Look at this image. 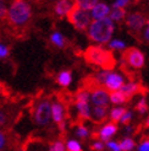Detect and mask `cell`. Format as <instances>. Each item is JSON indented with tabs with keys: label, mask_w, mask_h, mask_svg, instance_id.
<instances>
[{
	"label": "cell",
	"mask_w": 149,
	"mask_h": 151,
	"mask_svg": "<svg viewBox=\"0 0 149 151\" xmlns=\"http://www.w3.org/2000/svg\"><path fill=\"white\" fill-rule=\"evenodd\" d=\"M5 122H6V116H5V113L0 109V127L4 125Z\"/></svg>",
	"instance_id": "obj_38"
},
{
	"label": "cell",
	"mask_w": 149,
	"mask_h": 151,
	"mask_svg": "<svg viewBox=\"0 0 149 151\" xmlns=\"http://www.w3.org/2000/svg\"><path fill=\"white\" fill-rule=\"evenodd\" d=\"M96 3H98V0H74V5L84 10H91Z\"/></svg>",
	"instance_id": "obj_20"
},
{
	"label": "cell",
	"mask_w": 149,
	"mask_h": 151,
	"mask_svg": "<svg viewBox=\"0 0 149 151\" xmlns=\"http://www.w3.org/2000/svg\"><path fill=\"white\" fill-rule=\"evenodd\" d=\"M76 108L78 112L79 119L88 120L91 119V108L87 101H76Z\"/></svg>",
	"instance_id": "obj_13"
},
{
	"label": "cell",
	"mask_w": 149,
	"mask_h": 151,
	"mask_svg": "<svg viewBox=\"0 0 149 151\" xmlns=\"http://www.w3.org/2000/svg\"><path fill=\"white\" fill-rule=\"evenodd\" d=\"M123 60L133 69H140L144 65V55L137 48H130L126 50L123 54Z\"/></svg>",
	"instance_id": "obj_5"
},
{
	"label": "cell",
	"mask_w": 149,
	"mask_h": 151,
	"mask_svg": "<svg viewBox=\"0 0 149 151\" xmlns=\"http://www.w3.org/2000/svg\"><path fill=\"white\" fill-rule=\"evenodd\" d=\"M7 54H9V49L3 44H0V58H6Z\"/></svg>",
	"instance_id": "obj_34"
},
{
	"label": "cell",
	"mask_w": 149,
	"mask_h": 151,
	"mask_svg": "<svg viewBox=\"0 0 149 151\" xmlns=\"http://www.w3.org/2000/svg\"><path fill=\"white\" fill-rule=\"evenodd\" d=\"M92 149H93V150H98V151H100V150L104 149V144H103L101 141H96V142H94V144L92 145Z\"/></svg>",
	"instance_id": "obj_36"
},
{
	"label": "cell",
	"mask_w": 149,
	"mask_h": 151,
	"mask_svg": "<svg viewBox=\"0 0 149 151\" xmlns=\"http://www.w3.org/2000/svg\"><path fill=\"white\" fill-rule=\"evenodd\" d=\"M91 99V93H89L87 90H79L76 95V101H89Z\"/></svg>",
	"instance_id": "obj_24"
},
{
	"label": "cell",
	"mask_w": 149,
	"mask_h": 151,
	"mask_svg": "<svg viewBox=\"0 0 149 151\" xmlns=\"http://www.w3.org/2000/svg\"><path fill=\"white\" fill-rule=\"evenodd\" d=\"M117 132V127L114 123H109L106 125H104L100 132H99V139L101 140H109V138H111L113 135Z\"/></svg>",
	"instance_id": "obj_15"
},
{
	"label": "cell",
	"mask_w": 149,
	"mask_h": 151,
	"mask_svg": "<svg viewBox=\"0 0 149 151\" xmlns=\"http://www.w3.org/2000/svg\"><path fill=\"white\" fill-rule=\"evenodd\" d=\"M91 10H92V17L94 20L106 17L110 14V7L104 3H96Z\"/></svg>",
	"instance_id": "obj_10"
},
{
	"label": "cell",
	"mask_w": 149,
	"mask_h": 151,
	"mask_svg": "<svg viewBox=\"0 0 149 151\" xmlns=\"http://www.w3.org/2000/svg\"><path fill=\"white\" fill-rule=\"evenodd\" d=\"M83 57L89 64H93L104 70H111L116 65L113 53L98 46L88 47L83 53Z\"/></svg>",
	"instance_id": "obj_1"
},
{
	"label": "cell",
	"mask_w": 149,
	"mask_h": 151,
	"mask_svg": "<svg viewBox=\"0 0 149 151\" xmlns=\"http://www.w3.org/2000/svg\"><path fill=\"white\" fill-rule=\"evenodd\" d=\"M123 85V78L121 75H118L116 73H111L109 71L105 81H104V86H105L110 91H115V90H118L121 86Z\"/></svg>",
	"instance_id": "obj_9"
},
{
	"label": "cell",
	"mask_w": 149,
	"mask_h": 151,
	"mask_svg": "<svg viewBox=\"0 0 149 151\" xmlns=\"http://www.w3.org/2000/svg\"><path fill=\"white\" fill-rule=\"evenodd\" d=\"M127 100L128 99L126 97V95L122 91H120V90L111 91V93L109 95V101H111V103H114V104H122Z\"/></svg>",
	"instance_id": "obj_16"
},
{
	"label": "cell",
	"mask_w": 149,
	"mask_h": 151,
	"mask_svg": "<svg viewBox=\"0 0 149 151\" xmlns=\"http://www.w3.org/2000/svg\"><path fill=\"white\" fill-rule=\"evenodd\" d=\"M136 109L140 113V114H144V113L148 111V104H147V101L145 99H140L136 106Z\"/></svg>",
	"instance_id": "obj_25"
},
{
	"label": "cell",
	"mask_w": 149,
	"mask_h": 151,
	"mask_svg": "<svg viewBox=\"0 0 149 151\" xmlns=\"http://www.w3.org/2000/svg\"><path fill=\"white\" fill-rule=\"evenodd\" d=\"M106 146L110 150H113V151H120V149H118V144H116L115 141H108L106 142Z\"/></svg>",
	"instance_id": "obj_33"
},
{
	"label": "cell",
	"mask_w": 149,
	"mask_h": 151,
	"mask_svg": "<svg viewBox=\"0 0 149 151\" xmlns=\"http://www.w3.org/2000/svg\"><path fill=\"white\" fill-rule=\"evenodd\" d=\"M66 147H67V150H70V151H81L82 150L81 144L76 140H69Z\"/></svg>",
	"instance_id": "obj_27"
},
{
	"label": "cell",
	"mask_w": 149,
	"mask_h": 151,
	"mask_svg": "<svg viewBox=\"0 0 149 151\" xmlns=\"http://www.w3.org/2000/svg\"><path fill=\"white\" fill-rule=\"evenodd\" d=\"M118 90L122 91L127 99H131V97H133L136 93L140 92V85L137 84V82H135V81H131V82H128V84L122 85Z\"/></svg>",
	"instance_id": "obj_11"
},
{
	"label": "cell",
	"mask_w": 149,
	"mask_h": 151,
	"mask_svg": "<svg viewBox=\"0 0 149 151\" xmlns=\"http://www.w3.org/2000/svg\"><path fill=\"white\" fill-rule=\"evenodd\" d=\"M138 150H139V151H149V140L143 141L142 144L138 146Z\"/></svg>",
	"instance_id": "obj_35"
},
{
	"label": "cell",
	"mask_w": 149,
	"mask_h": 151,
	"mask_svg": "<svg viewBox=\"0 0 149 151\" xmlns=\"http://www.w3.org/2000/svg\"><path fill=\"white\" fill-rule=\"evenodd\" d=\"M130 0H115V3L113 5V7H125L128 4Z\"/></svg>",
	"instance_id": "obj_31"
},
{
	"label": "cell",
	"mask_w": 149,
	"mask_h": 151,
	"mask_svg": "<svg viewBox=\"0 0 149 151\" xmlns=\"http://www.w3.org/2000/svg\"><path fill=\"white\" fill-rule=\"evenodd\" d=\"M125 111H126V109L122 108V107L113 108V111L110 112V117H111V119H113L114 122H118V120H120V118H121V116L123 114V112H125Z\"/></svg>",
	"instance_id": "obj_23"
},
{
	"label": "cell",
	"mask_w": 149,
	"mask_h": 151,
	"mask_svg": "<svg viewBox=\"0 0 149 151\" xmlns=\"http://www.w3.org/2000/svg\"><path fill=\"white\" fill-rule=\"evenodd\" d=\"M109 47L111 48V49H117V50H122V49H125V43L122 42V41H120V40H114V41H111L110 43H109Z\"/></svg>",
	"instance_id": "obj_26"
},
{
	"label": "cell",
	"mask_w": 149,
	"mask_h": 151,
	"mask_svg": "<svg viewBox=\"0 0 149 151\" xmlns=\"http://www.w3.org/2000/svg\"><path fill=\"white\" fill-rule=\"evenodd\" d=\"M50 41L53 42L56 47H59V48H62L65 46V38H64V36L60 35L59 32H55V33L51 35Z\"/></svg>",
	"instance_id": "obj_21"
},
{
	"label": "cell",
	"mask_w": 149,
	"mask_h": 151,
	"mask_svg": "<svg viewBox=\"0 0 149 151\" xmlns=\"http://www.w3.org/2000/svg\"><path fill=\"white\" fill-rule=\"evenodd\" d=\"M131 118H132V113L125 111L123 114L121 116V118H120V120H118V122H121V123H123V124H127L130 120H131Z\"/></svg>",
	"instance_id": "obj_30"
},
{
	"label": "cell",
	"mask_w": 149,
	"mask_h": 151,
	"mask_svg": "<svg viewBox=\"0 0 149 151\" xmlns=\"http://www.w3.org/2000/svg\"><path fill=\"white\" fill-rule=\"evenodd\" d=\"M110 19L113 21H120L125 17L126 11L123 10V7H114V10H110Z\"/></svg>",
	"instance_id": "obj_19"
},
{
	"label": "cell",
	"mask_w": 149,
	"mask_h": 151,
	"mask_svg": "<svg viewBox=\"0 0 149 151\" xmlns=\"http://www.w3.org/2000/svg\"><path fill=\"white\" fill-rule=\"evenodd\" d=\"M6 15H7V9H6V6L4 4L0 3V20H4L6 17Z\"/></svg>",
	"instance_id": "obj_32"
},
{
	"label": "cell",
	"mask_w": 149,
	"mask_h": 151,
	"mask_svg": "<svg viewBox=\"0 0 149 151\" xmlns=\"http://www.w3.org/2000/svg\"><path fill=\"white\" fill-rule=\"evenodd\" d=\"M31 16H32L31 6H29V4L26 0H13L9 11H7L9 21L13 26H22L27 24Z\"/></svg>",
	"instance_id": "obj_3"
},
{
	"label": "cell",
	"mask_w": 149,
	"mask_h": 151,
	"mask_svg": "<svg viewBox=\"0 0 149 151\" xmlns=\"http://www.w3.org/2000/svg\"><path fill=\"white\" fill-rule=\"evenodd\" d=\"M76 134H77V137L84 139V138H87L88 135H89V132H88V129H87L86 127L79 125V127L77 128V130H76Z\"/></svg>",
	"instance_id": "obj_28"
},
{
	"label": "cell",
	"mask_w": 149,
	"mask_h": 151,
	"mask_svg": "<svg viewBox=\"0 0 149 151\" xmlns=\"http://www.w3.org/2000/svg\"><path fill=\"white\" fill-rule=\"evenodd\" d=\"M67 20L70 21V24L74 27L79 29V31H84L88 28L89 24H91V14L88 12V10L81 9L77 5H72L71 10L66 14Z\"/></svg>",
	"instance_id": "obj_4"
},
{
	"label": "cell",
	"mask_w": 149,
	"mask_h": 151,
	"mask_svg": "<svg viewBox=\"0 0 149 151\" xmlns=\"http://www.w3.org/2000/svg\"><path fill=\"white\" fill-rule=\"evenodd\" d=\"M50 111H51V117H53L54 122L55 123H60L64 120V116H65V109H64V106L59 102H55L51 104L50 107Z\"/></svg>",
	"instance_id": "obj_12"
},
{
	"label": "cell",
	"mask_w": 149,
	"mask_h": 151,
	"mask_svg": "<svg viewBox=\"0 0 149 151\" xmlns=\"http://www.w3.org/2000/svg\"><path fill=\"white\" fill-rule=\"evenodd\" d=\"M127 26L128 28L131 29L132 32H140L143 29V27L145 26V17L143 16L142 14H138V12H135V14H131L127 16Z\"/></svg>",
	"instance_id": "obj_7"
},
{
	"label": "cell",
	"mask_w": 149,
	"mask_h": 151,
	"mask_svg": "<svg viewBox=\"0 0 149 151\" xmlns=\"http://www.w3.org/2000/svg\"><path fill=\"white\" fill-rule=\"evenodd\" d=\"M50 151H64L65 150V145L61 141H55L54 144H51L49 147Z\"/></svg>",
	"instance_id": "obj_29"
},
{
	"label": "cell",
	"mask_w": 149,
	"mask_h": 151,
	"mask_svg": "<svg viewBox=\"0 0 149 151\" xmlns=\"http://www.w3.org/2000/svg\"><path fill=\"white\" fill-rule=\"evenodd\" d=\"M106 117V107L104 106H95L91 113V118H93L96 122H103Z\"/></svg>",
	"instance_id": "obj_17"
},
{
	"label": "cell",
	"mask_w": 149,
	"mask_h": 151,
	"mask_svg": "<svg viewBox=\"0 0 149 151\" xmlns=\"http://www.w3.org/2000/svg\"><path fill=\"white\" fill-rule=\"evenodd\" d=\"M145 125L149 128V117H148V119H147V122H145Z\"/></svg>",
	"instance_id": "obj_41"
},
{
	"label": "cell",
	"mask_w": 149,
	"mask_h": 151,
	"mask_svg": "<svg viewBox=\"0 0 149 151\" xmlns=\"http://www.w3.org/2000/svg\"><path fill=\"white\" fill-rule=\"evenodd\" d=\"M72 5L73 4L70 0H59L55 5V14L57 16H66V14L71 10Z\"/></svg>",
	"instance_id": "obj_14"
},
{
	"label": "cell",
	"mask_w": 149,
	"mask_h": 151,
	"mask_svg": "<svg viewBox=\"0 0 149 151\" xmlns=\"http://www.w3.org/2000/svg\"><path fill=\"white\" fill-rule=\"evenodd\" d=\"M144 37L145 40L149 42V20L145 22V29H144Z\"/></svg>",
	"instance_id": "obj_39"
},
{
	"label": "cell",
	"mask_w": 149,
	"mask_h": 151,
	"mask_svg": "<svg viewBox=\"0 0 149 151\" xmlns=\"http://www.w3.org/2000/svg\"><path fill=\"white\" fill-rule=\"evenodd\" d=\"M71 81H72V76H71L70 71H62V73L59 74V76H57L59 85L66 87V86H69L71 84Z\"/></svg>",
	"instance_id": "obj_18"
},
{
	"label": "cell",
	"mask_w": 149,
	"mask_h": 151,
	"mask_svg": "<svg viewBox=\"0 0 149 151\" xmlns=\"http://www.w3.org/2000/svg\"><path fill=\"white\" fill-rule=\"evenodd\" d=\"M114 21L110 17L96 19L88 26V36L92 41L96 43H106L111 40L114 33Z\"/></svg>",
	"instance_id": "obj_2"
},
{
	"label": "cell",
	"mask_w": 149,
	"mask_h": 151,
	"mask_svg": "<svg viewBox=\"0 0 149 151\" xmlns=\"http://www.w3.org/2000/svg\"><path fill=\"white\" fill-rule=\"evenodd\" d=\"M3 93H4V86L1 82H0V95H3Z\"/></svg>",
	"instance_id": "obj_40"
},
{
	"label": "cell",
	"mask_w": 149,
	"mask_h": 151,
	"mask_svg": "<svg viewBox=\"0 0 149 151\" xmlns=\"http://www.w3.org/2000/svg\"><path fill=\"white\" fill-rule=\"evenodd\" d=\"M91 99H92V103L94 106H104V107H106L108 103L110 102L109 101V93L101 86L93 87Z\"/></svg>",
	"instance_id": "obj_8"
},
{
	"label": "cell",
	"mask_w": 149,
	"mask_h": 151,
	"mask_svg": "<svg viewBox=\"0 0 149 151\" xmlns=\"http://www.w3.org/2000/svg\"><path fill=\"white\" fill-rule=\"evenodd\" d=\"M5 144H6V138H5V135L0 132V150H3Z\"/></svg>",
	"instance_id": "obj_37"
},
{
	"label": "cell",
	"mask_w": 149,
	"mask_h": 151,
	"mask_svg": "<svg viewBox=\"0 0 149 151\" xmlns=\"http://www.w3.org/2000/svg\"><path fill=\"white\" fill-rule=\"evenodd\" d=\"M0 1H1V0H0Z\"/></svg>",
	"instance_id": "obj_42"
},
{
	"label": "cell",
	"mask_w": 149,
	"mask_h": 151,
	"mask_svg": "<svg viewBox=\"0 0 149 151\" xmlns=\"http://www.w3.org/2000/svg\"><path fill=\"white\" fill-rule=\"evenodd\" d=\"M133 147H135V142H133V140L130 139V138L123 139L120 144H118V149H120V151H130Z\"/></svg>",
	"instance_id": "obj_22"
},
{
	"label": "cell",
	"mask_w": 149,
	"mask_h": 151,
	"mask_svg": "<svg viewBox=\"0 0 149 151\" xmlns=\"http://www.w3.org/2000/svg\"><path fill=\"white\" fill-rule=\"evenodd\" d=\"M50 103L49 101H42L34 111V120L37 124L39 125H47L51 117V111H50Z\"/></svg>",
	"instance_id": "obj_6"
}]
</instances>
